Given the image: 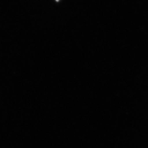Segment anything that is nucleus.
<instances>
[{
	"label": "nucleus",
	"mask_w": 148,
	"mask_h": 148,
	"mask_svg": "<svg viewBox=\"0 0 148 148\" xmlns=\"http://www.w3.org/2000/svg\"><path fill=\"white\" fill-rule=\"evenodd\" d=\"M56 1H58L59 0H56Z\"/></svg>",
	"instance_id": "1"
}]
</instances>
